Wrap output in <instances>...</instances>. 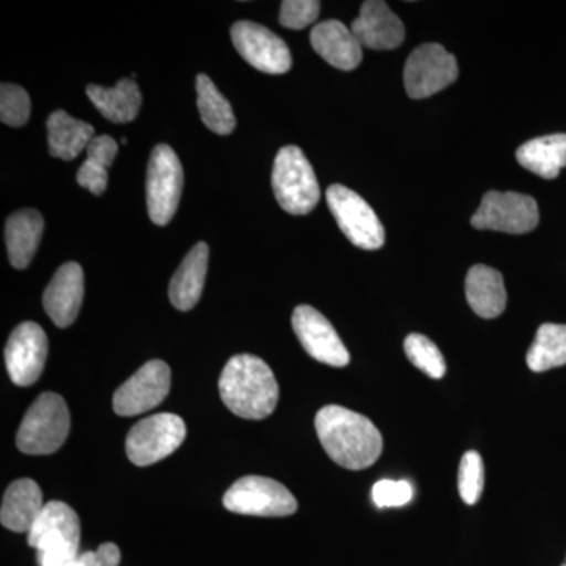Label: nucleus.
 I'll list each match as a JSON object with an SVG mask.
<instances>
[{
	"label": "nucleus",
	"mask_w": 566,
	"mask_h": 566,
	"mask_svg": "<svg viewBox=\"0 0 566 566\" xmlns=\"http://www.w3.org/2000/svg\"><path fill=\"white\" fill-rule=\"evenodd\" d=\"M316 434L331 460L349 471H363L382 453V436L370 419L342 408L324 406L315 417Z\"/></svg>",
	"instance_id": "obj_1"
},
{
	"label": "nucleus",
	"mask_w": 566,
	"mask_h": 566,
	"mask_svg": "<svg viewBox=\"0 0 566 566\" xmlns=\"http://www.w3.org/2000/svg\"><path fill=\"white\" fill-rule=\"evenodd\" d=\"M219 394L234 416L262 420L273 415L277 406L279 385L264 360L252 354H238L223 367Z\"/></svg>",
	"instance_id": "obj_2"
},
{
	"label": "nucleus",
	"mask_w": 566,
	"mask_h": 566,
	"mask_svg": "<svg viewBox=\"0 0 566 566\" xmlns=\"http://www.w3.org/2000/svg\"><path fill=\"white\" fill-rule=\"evenodd\" d=\"M81 523L76 512L52 501L29 532V546L39 553L40 566H70L80 557Z\"/></svg>",
	"instance_id": "obj_3"
},
{
	"label": "nucleus",
	"mask_w": 566,
	"mask_h": 566,
	"mask_svg": "<svg viewBox=\"0 0 566 566\" xmlns=\"http://www.w3.org/2000/svg\"><path fill=\"white\" fill-rule=\"evenodd\" d=\"M70 433V411L61 395L41 394L25 412L17 434V446L28 455L57 452Z\"/></svg>",
	"instance_id": "obj_4"
},
{
	"label": "nucleus",
	"mask_w": 566,
	"mask_h": 566,
	"mask_svg": "<svg viewBox=\"0 0 566 566\" xmlns=\"http://www.w3.org/2000/svg\"><path fill=\"white\" fill-rule=\"evenodd\" d=\"M273 189L279 205L294 216L314 211L319 202V186L314 167L301 148L289 145L275 156Z\"/></svg>",
	"instance_id": "obj_5"
},
{
	"label": "nucleus",
	"mask_w": 566,
	"mask_h": 566,
	"mask_svg": "<svg viewBox=\"0 0 566 566\" xmlns=\"http://www.w3.org/2000/svg\"><path fill=\"white\" fill-rule=\"evenodd\" d=\"M185 174L177 153L169 145L153 148L147 172V205L153 223L164 227L172 221L180 205Z\"/></svg>",
	"instance_id": "obj_6"
},
{
	"label": "nucleus",
	"mask_w": 566,
	"mask_h": 566,
	"mask_svg": "<svg viewBox=\"0 0 566 566\" xmlns=\"http://www.w3.org/2000/svg\"><path fill=\"white\" fill-rule=\"evenodd\" d=\"M223 506L237 515L282 517L296 513L297 501L282 483L268 476L249 475L229 488Z\"/></svg>",
	"instance_id": "obj_7"
},
{
	"label": "nucleus",
	"mask_w": 566,
	"mask_h": 566,
	"mask_svg": "<svg viewBox=\"0 0 566 566\" xmlns=\"http://www.w3.org/2000/svg\"><path fill=\"white\" fill-rule=\"evenodd\" d=\"M327 205L342 232L356 248L365 251L381 249L386 241L385 227L359 193L342 185H333L326 192Z\"/></svg>",
	"instance_id": "obj_8"
},
{
	"label": "nucleus",
	"mask_w": 566,
	"mask_h": 566,
	"mask_svg": "<svg viewBox=\"0 0 566 566\" xmlns=\"http://www.w3.org/2000/svg\"><path fill=\"white\" fill-rule=\"evenodd\" d=\"M186 423L175 415H156L134 424L126 438V455L136 465H151L172 455L185 442Z\"/></svg>",
	"instance_id": "obj_9"
},
{
	"label": "nucleus",
	"mask_w": 566,
	"mask_h": 566,
	"mask_svg": "<svg viewBox=\"0 0 566 566\" xmlns=\"http://www.w3.org/2000/svg\"><path fill=\"white\" fill-rule=\"evenodd\" d=\"M539 222L538 205L526 193L491 191L472 216V227L512 234L532 232Z\"/></svg>",
	"instance_id": "obj_10"
},
{
	"label": "nucleus",
	"mask_w": 566,
	"mask_h": 566,
	"mask_svg": "<svg viewBox=\"0 0 566 566\" xmlns=\"http://www.w3.org/2000/svg\"><path fill=\"white\" fill-rule=\"evenodd\" d=\"M455 55L442 44L427 43L409 55L405 66V87L409 98L422 99L444 91L458 80Z\"/></svg>",
	"instance_id": "obj_11"
},
{
	"label": "nucleus",
	"mask_w": 566,
	"mask_h": 566,
	"mask_svg": "<svg viewBox=\"0 0 566 566\" xmlns=\"http://www.w3.org/2000/svg\"><path fill=\"white\" fill-rule=\"evenodd\" d=\"M170 382L172 374L164 360L155 359L142 365L139 370L115 392L114 411L123 417L151 411L169 395Z\"/></svg>",
	"instance_id": "obj_12"
},
{
	"label": "nucleus",
	"mask_w": 566,
	"mask_h": 566,
	"mask_svg": "<svg viewBox=\"0 0 566 566\" xmlns=\"http://www.w3.org/2000/svg\"><path fill=\"white\" fill-rule=\"evenodd\" d=\"M230 35L241 57L253 69L268 74H283L292 69V52L285 41L264 25L238 21Z\"/></svg>",
	"instance_id": "obj_13"
},
{
	"label": "nucleus",
	"mask_w": 566,
	"mask_h": 566,
	"mask_svg": "<svg viewBox=\"0 0 566 566\" xmlns=\"http://www.w3.org/2000/svg\"><path fill=\"white\" fill-rule=\"evenodd\" d=\"M48 357V337L40 324L25 322L11 333L6 346V365L11 381L28 387L39 381Z\"/></svg>",
	"instance_id": "obj_14"
},
{
	"label": "nucleus",
	"mask_w": 566,
	"mask_h": 566,
	"mask_svg": "<svg viewBox=\"0 0 566 566\" xmlns=\"http://www.w3.org/2000/svg\"><path fill=\"white\" fill-rule=\"evenodd\" d=\"M293 329L305 352L318 363L346 367L349 353L333 324L311 305H300L293 312Z\"/></svg>",
	"instance_id": "obj_15"
},
{
	"label": "nucleus",
	"mask_w": 566,
	"mask_h": 566,
	"mask_svg": "<svg viewBox=\"0 0 566 566\" xmlns=\"http://www.w3.org/2000/svg\"><path fill=\"white\" fill-rule=\"evenodd\" d=\"M352 31L360 46L368 50H395L405 40L403 22L381 0L363 3L359 18L353 21Z\"/></svg>",
	"instance_id": "obj_16"
},
{
	"label": "nucleus",
	"mask_w": 566,
	"mask_h": 566,
	"mask_svg": "<svg viewBox=\"0 0 566 566\" xmlns=\"http://www.w3.org/2000/svg\"><path fill=\"white\" fill-rule=\"evenodd\" d=\"M84 301V271L81 264L71 262L55 271L44 290L43 307L57 327H69L76 322Z\"/></svg>",
	"instance_id": "obj_17"
},
{
	"label": "nucleus",
	"mask_w": 566,
	"mask_h": 566,
	"mask_svg": "<svg viewBox=\"0 0 566 566\" xmlns=\"http://www.w3.org/2000/svg\"><path fill=\"white\" fill-rule=\"evenodd\" d=\"M311 43L324 61L335 69L353 71L363 62V46L344 22L337 20L319 22L311 33Z\"/></svg>",
	"instance_id": "obj_18"
},
{
	"label": "nucleus",
	"mask_w": 566,
	"mask_h": 566,
	"mask_svg": "<svg viewBox=\"0 0 566 566\" xmlns=\"http://www.w3.org/2000/svg\"><path fill=\"white\" fill-rule=\"evenodd\" d=\"M208 256H210L208 244L197 243L182 259L169 285L170 303L178 311H191L199 303L203 293L205 279H207Z\"/></svg>",
	"instance_id": "obj_19"
},
{
	"label": "nucleus",
	"mask_w": 566,
	"mask_h": 566,
	"mask_svg": "<svg viewBox=\"0 0 566 566\" xmlns=\"http://www.w3.org/2000/svg\"><path fill=\"white\" fill-rule=\"evenodd\" d=\"M40 486L31 479H21L11 483L3 494L0 521L11 532H31L44 509Z\"/></svg>",
	"instance_id": "obj_20"
},
{
	"label": "nucleus",
	"mask_w": 566,
	"mask_h": 566,
	"mask_svg": "<svg viewBox=\"0 0 566 566\" xmlns=\"http://www.w3.org/2000/svg\"><path fill=\"white\" fill-rule=\"evenodd\" d=\"M465 297L476 315L497 318L504 314L506 305L504 277L494 268L475 264L465 277Z\"/></svg>",
	"instance_id": "obj_21"
},
{
	"label": "nucleus",
	"mask_w": 566,
	"mask_h": 566,
	"mask_svg": "<svg viewBox=\"0 0 566 566\" xmlns=\"http://www.w3.org/2000/svg\"><path fill=\"white\" fill-rule=\"evenodd\" d=\"M44 232V219L36 210L13 212L6 223V243L10 263L25 270L39 249Z\"/></svg>",
	"instance_id": "obj_22"
},
{
	"label": "nucleus",
	"mask_w": 566,
	"mask_h": 566,
	"mask_svg": "<svg viewBox=\"0 0 566 566\" xmlns=\"http://www.w3.org/2000/svg\"><path fill=\"white\" fill-rule=\"evenodd\" d=\"M48 147L54 158L73 161L95 139L91 123L77 120L65 111L52 112L46 123Z\"/></svg>",
	"instance_id": "obj_23"
},
{
	"label": "nucleus",
	"mask_w": 566,
	"mask_h": 566,
	"mask_svg": "<svg viewBox=\"0 0 566 566\" xmlns=\"http://www.w3.org/2000/svg\"><path fill=\"white\" fill-rule=\"evenodd\" d=\"M87 96L104 118L112 123H129L139 114L142 93L133 80H122L112 88L91 84Z\"/></svg>",
	"instance_id": "obj_24"
},
{
	"label": "nucleus",
	"mask_w": 566,
	"mask_h": 566,
	"mask_svg": "<svg viewBox=\"0 0 566 566\" xmlns=\"http://www.w3.org/2000/svg\"><path fill=\"white\" fill-rule=\"evenodd\" d=\"M516 159L528 172L554 180L566 167V134L526 142L517 148Z\"/></svg>",
	"instance_id": "obj_25"
},
{
	"label": "nucleus",
	"mask_w": 566,
	"mask_h": 566,
	"mask_svg": "<svg viewBox=\"0 0 566 566\" xmlns=\"http://www.w3.org/2000/svg\"><path fill=\"white\" fill-rule=\"evenodd\" d=\"M197 106L203 125L219 136H229L237 128L232 104L216 88L208 74H199L196 81Z\"/></svg>",
	"instance_id": "obj_26"
},
{
	"label": "nucleus",
	"mask_w": 566,
	"mask_h": 566,
	"mask_svg": "<svg viewBox=\"0 0 566 566\" xmlns=\"http://www.w3.org/2000/svg\"><path fill=\"white\" fill-rule=\"evenodd\" d=\"M527 365L536 374L566 365V324L539 326L527 353Z\"/></svg>",
	"instance_id": "obj_27"
},
{
	"label": "nucleus",
	"mask_w": 566,
	"mask_h": 566,
	"mask_svg": "<svg viewBox=\"0 0 566 566\" xmlns=\"http://www.w3.org/2000/svg\"><path fill=\"white\" fill-rule=\"evenodd\" d=\"M405 352L412 365L433 379H441L446 375L447 365L444 356L438 346L422 334H411L406 337Z\"/></svg>",
	"instance_id": "obj_28"
},
{
	"label": "nucleus",
	"mask_w": 566,
	"mask_h": 566,
	"mask_svg": "<svg viewBox=\"0 0 566 566\" xmlns=\"http://www.w3.org/2000/svg\"><path fill=\"white\" fill-rule=\"evenodd\" d=\"M485 486V468L479 453L471 450L461 458L460 474H458V490L461 499L468 505H475Z\"/></svg>",
	"instance_id": "obj_29"
},
{
	"label": "nucleus",
	"mask_w": 566,
	"mask_h": 566,
	"mask_svg": "<svg viewBox=\"0 0 566 566\" xmlns=\"http://www.w3.org/2000/svg\"><path fill=\"white\" fill-rule=\"evenodd\" d=\"M31 98L20 85L3 82L0 87V120L6 125L20 128L31 117Z\"/></svg>",
	"instance_id": "obj_30"
},
{
	"label": "nucleus",
	"mask_w": 566,
	"mask_h": 566,
	"mask_svg": "<svg viewBox=\"0 0 566 566\" xmlns=\"http://www.w3.org/2000/svg\"><path fill=\"white\" fill-rule=\"evenodd\" d=\"M319 9H322V3L316 0H285L281 6L279 21L285 29L301 31V29L314 24Z\"/></svg>",
	"instance_id": "obj_31"
},
{
	"label": "nucleus",
	"mask_w": 566,
	"mask_h": 566,
	"mask_svg": "<svg viewBox=\"0 0 566 566\" xmlns=\"http://www.w3.org/2000/svg\"><path fill=\"white\" fill-rule=\"evenodd\" d=\"M412 486L405 480L395 482V480H381L376 483L371 490L375 505L378 509H392V506H403L412 501Z\"/></svg>",
	"instance_id": "obj_32"
},
{
	"label": "nucleus",
	"mask_w": 566,
	"mask_h": 566,
	"mask_svg": "<svg viewBox=\"0 0 566 566\" xmlns=\"http://www.w3.org/2000/svg\"><path fill=\"white\" fill-rule=\"evenodd\" d=\"M107 181H109V174H107L106 167L85 159L77 172V182L81 188L88 189L95 196H102L107 189Z\"/></svg>",
	"instance_id": "obj_33"
},
{
	"label": "nucleus",
	"mask_w": 566,
	"mask_h": 566,
	"mask_svg": "<svg viewBox=\"0 0 566 566\" xmlns=\"http://www.w3.org/2000/svg\"><path fill=\"white\" fill-rule=\"evenodd\" d=\"M85 151L87 159L109 169L117 156L118 144L111 136H96Z\"/></svg>",
	"instance_id": "obj_34"
},
{
	"label": "nucleus",
	"mask_w": 566,
	"mask_h": 566,
	"mask_svg": "<svg viewBox=\"0 0 566 566\" xmlns=\"http://www.w3.org/2000/svg\"><path fill=\"white\" fill-rule=\"evenodd\" d=\"M122 553L114 543H104L96 551H88L77 558V566H118Z\"/></svg>",
	"instance_id": "obj_35"
},
{
	"label": "nucleus",
	"mask_w": 566,
	"mask_h": 566,
	"mask_svg": "<svg viewBox=\"0 0 566 566\" xmlns=\"http://www.w3.org/2000/svg\"><path fill=\"white\" fill-rule=\"evenodd\" d=\"M562 566H566V560H565V564H564V565H562Z\"/></svg>",
	"instance_id": "obj_36"
}]
</instances>
